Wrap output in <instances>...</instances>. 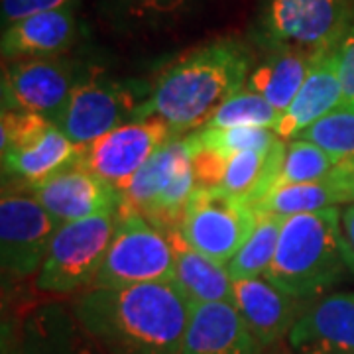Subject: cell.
Returning a JSON list of instances; mask_svg holds the SVG:
<instances>
[{"label":"cell","instance_id":"6da1fadb","mask_svg":"<svg viewBox=\"0 0 354 354\" xmlns=\"http://www.w3.org/2000/svg\"><path fill=\"white\" fill-rule=\"evenodd\" d=\"M73 313L109 354H181L191 305L174 281L91 288Z\"/></svg>","mask_w":354,"mask_h":354},{"label":"cell","instance_id":"7a4b0ae2","mask_svg":"<svg viewBox=\"0 0 354 354\" xmlns=\"http://www.w3.org/2000/svg\"><path fill=\"white\" fill-rule=\"evenodd\" d=\"M250 71L252 53L241 39L193 48L156 77L136 118L160 116L179 136L201 130L223 102L246 87Z\"/></svg>","mask_w":354,"mask_h":354},{"label":"cell","instance_id":"3957f363","mask_svg":"<svg viewBox=\"0 0 354 354\" xmlns=\"http://www.w3.org/2000/svg\"><path fill=\"white\" fill-rule=\"evenodd\" d=\"M348 270L341 236V209L288 216L264 278L297 299L321 297Z\"/></svg>","mask_w":354,"mask_h":354},{"label":"cell","instance_id":"277c9868","mask_svg":"<svg viewBox=\"0 0 354 354\" xmlns=\"http://www.w3.org/2000/svg\"><path fill=\"white\" fill-rule=\"evenodd\" d=\"M152 83L116 79L102 69L81 71L69 101L55 124L79 148L109 134L114 128L136 120L142 102L150 97Z\"/></svg>","mask_w":354,"mask_h":354},{"label":"cell","instance_id":"5b68a950","mask_svg":"<svg viewBox=\"0 0 354 354\" xmlns=\"http://www.w3.org/2000/svg\"><path fill=\"white\" fill-rule=\"evenodd\" d=\"M197 189L189 136H174L128 181L122 203L162 230L181 227L187 201Z\"/></svg>","mask_w":354,"mask_h":354},{"label":"cell","instance_id":"8992f818","mask_svg":"<svg viewBox=\"0 0 354 354\" xmlns=\"http://www.w3.org/2000/svg\"><path fill=\"white\" fill-rule=\"evenodd\" d=\"M174 278L176 258L169 236L120 201L113 239L91 288H120L174 281Z\"/></svg>","mask_w":354,"mask_h":354},{"label":"cell","instance_id":"52a82bcc","mask_svg":"<svg viewBox=\"0 0 354 354\" xmlns=\"http://www.w3.org/2000/svg\"><path fill=\"white\" fill-rule=\"evenodd\" d=\"M116 213H102L83 221L62 223L46 260L36 274V288L46 293L69 295L87 291L99 274L113 239Z\"/></svg>","mask_w":354,"mask_h":354},{"label":"cell","instance_id":"ba28073f","mask_svg":"<svg viewBox=\"0 0 354 354\" xmlns=\"http://www.w3.org/2000/svg\"><path fill=\"white\" fill-rule=\"evenodd\" d=\"M353 18L348 0H266L260 39L270 50L281 46L313 53L335 50Z\"/></svg>","mask_w":354,"mask_h":354},{"label":"cell","instance_id":"9c48e42d","mask_svg":"<svg viewBox=\"0 0 354 354\" xmlns=\"http://www.w3.org/2000/svg\"><path fill=\"white\" fill-rule=\"evenodd\" d=\"M59 223L39 205L28 183H4L0 199V260L10 278L38 274Z\"/></svg>","mask_w":354,"mask_h":354},{"label":"cell","instance_id":"30bf717a","mask_svg":"<svg viewBox=\"0 0 354 354\" xmlns=\"http://www.w3.org/2000/svg\"><path fill=\"white\" fill-rule=\"evenodd\" d=\"M258 223L252 205L216 187H199L187 201L181 234L195 250L227 266Z\"/></svg>","mask_w":354,"mask_h":354},{"label":"cell","instance_id":"8fae6325","mask_svg":"<svg viewBox=\"0 0 354 354\" xmlns=\"http://www.w3.org/2000/svg\"><path fill=\"white\" fill-rule=\"evenodd\" d=\"M81 71L65 55L24 57L4 62L2 109L28 111L57 120L69 101Z\"/></svg>","mask_w":354,"mask_h":354},{"label":"cell","instance_id":"7c38bea8","mask_svg":"<svg viewBox=\"0 0 354 354\" xmlns=\"http://www.w3.org/2000/svg\"><path fill=\"white\" fill-rule=\"evenodd\" d=\"M174 136L179 134L160 116L136 118L83 146L79 164L122 193L140 167Z\"/></svg>","mask_w":354,"mask_h":354},{"label":"cell","instance_id":"4fadbf2b","mask_svg":"<svg viewBox=\"0 0 354 354\" xmlns=\"http://www.w3.org/2000/svg\"><path fill=\"white\" fill-rule=\"evenodd\" d=\"M30 189L59 225L116 213L122 201L120 191L79 162L30 185Z\"/></svg>","mask_w":354,"mask_h":354},{"label":"cell","instance_id":"5bb4252c","mask_svg":"<svg viewBox=\"0 0 354 354\" xmlns=\"http://www.w3.org/2000/svg\"><path fill=\"white\" fill-rule=\"evenodd\" d=\"M232 305L239 309L260 346H272L283 337H290L309 304L291 297L260 276L232 279Z\"/></svg>","mask_w":354,"mask_h":354},{"label":"cell","instance_id":"9a60e30c","mask_svg":"<svg viewBox=\"0 0 354 354\" xmlns=\"http://www.w3.org/2000/svg\"><path fill=\"white\" fill-rule=\"evenodd\" d=\"M2 354H93V341L71 309L44 304L10 330Z\"/></svg>","mask_w":354,"mask_h":354},{"label":"cell","instance_id":"2e32d148","mask_svg":"<svg viewBox=\"0 0 354 354\" xmlns=\"http://www.w3.org/2000/svg\"><path fill=\"white\" fill-rule=\"evenodd\" d=\"M288 339L297 354L354 353V291L311 301Z\"/></svg>","mask_w":354,"mask_h":354},{"label":"cell","instance_id":"e0dca14e","mask_svg":"<svg viewBox=\"0 0 354 354\" xmlns=\"http://www.w3.org/2000/svg\"><path fill=\"white\" fill-rule=\"evenodd\" d=\"M181 354H260V342L230 301L191 305Z\"/></svg>","mask_w":354,"mask_h":354},{"label":"cell","instance_id":"ac0fdd59","mask_svg":"<svg viewBox=\"0 0 354 354\" xmlns=\"http://www.w3.org/2000/svg\"><path fill=\"white\" fill-rule=\"evenodd\" d=\"M342 104V83L337 48L319 51L305 77V83L290 109L281 113L276 134L281 140L297 138L304 130Z\"/></svg>","mask_w":354,"mask_h":354},{"label":"cell","instance_id":"d6986e66","mask_svg":"<svg viewBox=\"0 0 354 354\" xmlns=\"http://www.w3.org/2000/svg\"><path fill=\"white\" fill-rule=\"evenodd\" d=\"M79 34L75 8H62L28 16L2 28V59L53 57L64 55L75 44Z\"/></svg>","mask_w":354,"mask_h":354},{"label":"cell","instance_id":"ffe728a7","mask_svg":"<svg viewBox=\"0 0 354 354\" xmlns=\"http://www.w3.org/2000/svg\"><path fill=\"white\" fill-rule=\"evenodd\" d=\"M169 236L174 258H176V283L189 305L232 304V278L225 264H218L213 258L195 250L179 228L165 230Z\"/></svg>","mask_w":354,"mask_h":354},{"label":"cell","instance_id":"44dd1931","mask_svg":"<svg viewBox=\"0 0 354 354\" xmlns=\"http://www.w3.org/2000/svg\"><path fill=\"white\" fill-rule=\"evenodd\" d=\"M81 148L65 136L55 122L30 142L2 152L4 176L34 185L51 174L79 162Z\"/></svg>","mask_w":354,"mask_h":354},{"label":"cell","instance_id":"7402d4cb","mask_svg":"<svg viewBox=\"0 0 354 354\" xmlns=\"http://www.w3.org/2000/svg\"><path fill=\"white\" fill-rule=\"evenodd\" d=\"M315 55L313 51L291 46L272 48L250 71L246 87L258 93L276 111L286 113L305 83Z\"/></svg>","mask_w":354,"mask_h":354},{"label":"cell","instance_id":"603a6c76","mask_svg":"<svg viewBox=\"0 0 354 354\" xmlns=\"http://www.w3.org/2000/svg\"><path fill=\"white\" fill-rule=\"evenodd\" d=\"M286 140L278 138L270 148L248 150L232 156L225 164L216 189L256 207L276 185L286 156Z\"/></svg>","mask_w":354,"mask_h":354},{"label":"cell","instance_id":"cb8c5ba5","mask_svg":"<svg viewBox=\"0 0 354 354\" xmlns=\"http://www.w3.org/2000/svg\"><path fill=\"white\" fill-rule=\"evenodd\" d=\"M339 205H344L341 193L327 177L323 181H313V183L276 185L254 209L256 213H270L288 218L304 213H317Z\"/></svg>","mask_w":354,"mask_h":354},{"label":"cell","instance_id":"d4e9b609","mask_svg":"<svg viewBox=\"0 0 354 354\" xmlns=\"http://www.w3.org/2000/svg\"><path fill=\"white\" fill-rule=\"evenodd\" d=\"M283 221H286L283 216L258 213V223L252 234L242 244L236 256L227 264L230 278L244 279L264 276L266 270L270 268L276 256Z\"/></svg>","mask_w":354,"mask_h":354},{"label":"cell","instance_id":"484cf974","mask_svg":"<svg viewBox=\"0 0 354 354\" xmlns=\"http://www.w3.org/2000/svg\"><path fill=\"white\" fill-rule=\"evenodd\" d=\"M197 0H104V10L122 28H162L179 20Z\"/></svg>","mask_w":354,"mask_h":354},{"label":"cell","instance_id":"4316f807","mask_svg":"<svg viewBox=\"0 0 354 354\" xmlns=\"http://www.w3.org/2000/svg\"><path fill=\"white\" fill-rule=\"evenodd\" d=\"M281 113L258 93L248 87L241 88L230 99L223 102L203 128H270L276 130Z\"/></svg>","mask_w":354,"mask_h":354},{"label":"cell","instance_id":"83f0119b","mask_svg":"<svg viewBox=\"0 0 354 354\" xmlns=\"http://www.w3.org/2000/svg\"><path fill=\"white\" fill-rule=\"evenodd\" d=\"M335 165L337 162L317 144L309 140L293 138L286 146V156H283V164L276 179V185L323 181L329 177Z\"/></svg>","mask_w":354,"mask_h":354},{"label":"cell","instance_id":"f1b7e54d","mask_svg":"<svg viewBox=\"0 0 354 354\" xmlns=\"http://www.w3.org/2000/svg\"><path fill=\"white\" fill-rule=\"evenodd\" d=\"M193 134L199 148L215 153L225 162L241 152L270 148L279 138L274 130L256 127L201 128V130H195Z\"/></svg>","mask_w":354,"mask_h":354},{"label":"cell","instance_id":"f546056e","mask_svg":"<svg viewBox=\"0 0 354 354\" xmlns=\"http://www.w3.org/2000/svg\"><path fill=\"white\" fill-rule=\"evenodd\" d=\"M297 138L317 144L335 162L351 158L354 156V109L341 104L339 109L313 122Z\"/></svg>","mask_w":354,"mask_h":354},{"label":"cell","instance_id":"4dcf8cb0","mask_svg":"<svg viewBox=\"0 0 354 354\" xmlns=\"http://www.w3.org/2000/svg\"><path fill=\"white\" fill-rule=\"evenodd\" d=\"M53 120L28 111H4L0 116V148L8 152L41 134Z\"/></svg>","mask_w":354,"mask_h":354},{"label":"cell","instance_id":"1f68e13d","mask_svg":"<svg viewBox=\"0 0 354 354\" xmlns=\"http://www.w3.org/2000/svg\"><path fill=\"white\" fill-rule=\"evenodd\" d=\"M79 0H0V16L2 28L24 20L28 16L62 8H75Z\"/></svg>","mask_w":354,"mask_h":354},{"label":"cell","instance_id":"d6a6232c","mask_svg":"<svg viewBox=\"0 0 354 354\" xmlns=\"http://www.w3.org/2000/svg\"><path fill=\"white\" fill-rule=\"evenodd\" d=\"M337 59L342 83V106L354 109V18L337 48Z\"/></svg>","mask_w":354,"mask_h":354},{"label":"cell","instance_id":"836d02e7","mask_svg":"<svg viewBox=\"0 0 354 354\" xmlns=\"http://www.w3.org/2000/svg\"><path fill=\"white\" fill-rule=\"evenodd\" d=\"M329 179L333 185L339 189L344 205H353L354 203V156L337 162L329 174Z\"/></svg>","mask_w":354,"mask_h":354},{"label":"cell","instance_id":"e575fe53","mask_svg":"<svg viewBox=\"0 0 354 354\" xmlns=\"http://www.w3.org/2000/svg\"><path fill=\"white\" fill-rule=\"evenodd\" d=\"M341 236L344 260L354 274V203L346 205L341 211Z\"/></svg>","mask_w":354,"mask_h":354},{"label":"cell","instance_id":"d590c367","mask_svg":"<svg viewBox=\"0 0 354 354\" xmlns=\"http://www.w3.org/2000/svg\"><path fill=\"white\" fill-rule=\"evenodd\" d=\"M346 354H354V353H346Z\"/></svg>","mask_w":354,"mask_h":354}]
</instances>
